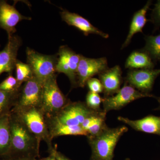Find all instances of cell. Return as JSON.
<instances>
[{
  "instance_id": "cell-26",
  "label": "cell",
  "mask_w": 160,
  "mask_h": 160,
  "mask_svg": "<svg viewBox=\"0 0 160 160\" xmlns=\"http://www.w3.org/2000/svg\"><path fill=\"white\" fill-rule=\"evenodd\" d=\"M106 115V113L103 115L87 129L86 130L88 134L87 137H94L97 135L107 126L105 122Z\"/></svg>"
},
{
  "instance_id": "cell-3",
  "label": "cell",
  "mask_w": 160,
  "mask_h": 160,
  "mask_svg": "<svg viewBox=\"0 0 160 160\" xmlns=\"http://www.w3.org/2000/svg\"><path fill=\"white\" fill-rule=\"evenodd\" d=\"M11 112L16 116L27 127L32 134L41 141H44L48 146V151L54 149L47 122V117L40 107L26 109L12 108Z\"/></svg>"
},
{
  "instance_id": "cell-8",
  "label": "cell",
  "mask_w": 160,
  "mask_h": 160,
  "mask_svg": "<svg viewBox=\"0 0 160 160\" xmlns=\"http://www.w3.org/2000/svg\"><path fill=\"white\" fill-rule=\"evenodd\" d=\"M56 72L63 73L69 78L72 87H78L77 72L81 57L68 46L60 47L58 53Z\"/></svg>"
},
{
  "instance_id": "cell-9",
  "label": "cell",
  "mask_w": 160,
  "mask_h": 160,
  "mask_svg": "<svg viewBox=\"0 0 160 160\" xmlns=\"http://www.w3.org/2000/svg\"><path fill=\"white\" fill-rule=\"evenodd\" d=\"M97 112L89 109L85 102H69L54 118L68 126H81L84 120Z\"/></svg>"
},
{
  "instance_id": "cell-6",
  "label": "cell",
  "mask_w": 160,
  "mask_h": 160,
  "mask_svg": "<svg viewBox=\"0 0 160 160\" xmlns=\"http://www.w3.org/2000/svg\"><path fill=\"white\" fill-rule=\"evenodd\" d=\"M43 83L35 77L23 83L18 92L13 108L26 109L40 107L42 105Z\"/></svg>"
},
{
  "instance_id": "cell-13",
  "label": "cell",
  "mask_w": 160,
  "mask_h": 160,
  "mask_svg": "<svg viewBox=\"0 0 160 160\" xmlns=\"http://www.w3.org/2000/svg\"><path fill=\"white\" fill-rule=\"evenodd\" d=\"M22 44V39L18 36L14 35L8 38L6 46L0 52V75L5 72L12 74L18 60V51Z\"/></svg>"
},
{
  "instance_id": "cell-28",
  "label": "cell",
  "mask_w": 160,
  "mask_h": 160,
  "mask_svg": "<svg viewBox=\"0 0 160 160\" xmlns=\"http://www.w3.org/2000/svg\"><path fill=\"white\" fill-rule=\"evenodd\" d=\"M86 85L88 86L89 91L95 93H99L103 92L102 85L101 81L96 78H91L86 82Z\"/></svg>"
},
{
  "instance_id": "cell-24",
  "label": "cell",
  "mask_w": 160,
  "mask_h": 160,
  "mask_svg": "<svg viewBox=\"0 0 160 160\" xmlns=\"http://www.w3.org/2000/svg\"><path fill=\"white\" fill-rule=\"evenodd\" d=\"M21 86L16 78L12 74H9L8 76L0 83V90L6 92H18Z\"/></svg>"
},
{
  "instance_id": "cell-18",
  "label": "cell",
  "mask_w": 160,
  "mask_h": 160,
  "mask_svg": "<svg viewBox=\"0 0 160 160\" xmlns=\"http://www.w3.org/2000/svg\"><path fill=\"white\" fill-rule=\"evenodd\" d=\"M151 4L152 1H148L142 8L135 12L132 19L128 35L121 49H124L129 45L134 35L138 32H143V28L147 22L149 21L146 18V15Z\"/></svg>"
},
{
  "instance_id": "cell-12",
  "label": "cell",
  "mask_w": 160,
  "mask_h": 160,
  "mask_svg": "<svg viewBox=\"0 0 160 160\" xmlns=\"http://www.w3.org/2000/svg\"><path fill=\"white\" fill-rule=\"evenodd\" d=\"M32 18L22 15L6 1L0 0V28L7 32L8 38L16 32V26L23 20H31Z\"/></svg>"
},
{
  "instance_id": "cell-10",
  "label": "cell",
  "mask_w": 160,
  "mask_h": 160,
  "mask_svg": "<svg viewBox=\"0 0 160 160\" xmlns=\"http://www.w3.org/2000/svg\"><path fill=\"white\" fill-rule=\"evenodd\" d=\"M109 68L106 58H90L81 55L77 72L78 87L83 88L89 79Z\"/></svg>"
},
{
  "instance_id": "cell-1",
  "label": "cell",
  "mask_w": 160,
  "mask_h": 160,
  "mask_svg": "<svg viewBox=\"0 0 160 160\" xmlns=\"http://www.w3.org/2000/svg\"><path fill=\"white\" fill-rule=\"evenodd\" d=\"M11 141L7 154L2 158L35 160L40 157V140L12 112L9 114Z\"/></svg>"
},
{
  "instance_id": "cell-27",
  "label": "cell",
  "mask_w": 160,
  "mask_h": 160,
  "mask_svg": "<svg viewBox=\"0 0 160 160\" xmlns=\"http://www.w3.org/2000/svg\"><path fill=\"white\" fill-rule=\"evenodd\" d=\"M149 21L154 25V31L159 29L160 27V0H158L155 4L154 8L152 10Z\"/></svg>"
},
{
  "instance_id": "cell-32",
  "label": "cell",
  "mask_w": 160,
  "mask_h": 160,
  "mask_svg": "<svg viewBox=\"0 0 160 160\" xmlns=\"http://www.w3.org/2000/svg\"><path fill=\"white\" fill-rule=\"evenodd\" d=\"M156 98L157 100H158L159 104V107L158 108V109L160 110V97H156Z\"/></svg>"
},
{
  "instance_id": "cell-30",
  "label": "cell",
  "mask_w": 160,
  "mask_h": 160,
  "mask_svg": "<svg viewBox=\"0 0 160 160\" xmlns=\"http://www.w3.org/2000/svg\"><path fill=\"white\" fill-rule=\"evenodd\" d=\"M55 156L56 160H71L60 152L58 151L57 150L56 152Z\"/></svg>"
},
{
  "instance_id": "cell-4",
  "label": "cell",
  "mask_w": 160,
  "mask_h": 160,
  "mask_svg": "<svg viewBox=\"0 0 160 160\" xmlns=\"http://www.w3.org/2000/svg\"><path fill=\"white\" fill-rule=\"evenodd\" d=\"M57 74L43 83L41 109L48 117H54L69 101L61 91L57 81Z\"/></svg>"
},
{
  "instance_id": "cell-14",
  "label": "cell",
  "mask_w": 160,
  "mask_h": 160,
  "mask_svg": "<svg viewBox=\"0 0 160 160\" xmlns=\"http://www.w3.org/2000/svg\"><path fill=\"white\" fill-rule=\"evenodd\" d=\"M60 15L63 21L69 26H73L82 32L86 36L90 34H94L100 36L104 38H109L108 33L99 30L92 25L88 20L79 14L62 9L60 12Z\"/></svg>"
},
{
  "instance_id": "cell-21",
  "label": "cell",
  "mask_w": 160,
  "mask_h": 160,
  "mask_svg": "<svg viewBox=\"0 0 160 160\" xmlns=\"http://www.w3.org/2000/svg\"><path fill=\"white\" fill-rule=\"evenodd\" d=\"M146 45L140 49L147 53L153 62H160V34L156 36H146Z\"/></svg>"
},
{
  "instance_id": "cell-31",
  "label": "cell",
  "mask_w": 160,
  "mask_h": 160,
  "mask_svg": "<svg viewBox=\"0 0 160 160\" xmlns=\"http://www.w3.org/2000/svg\"><path fill=\"white\" fill-rule=\"evenodd\" d=\"M0 160H22L17 159H14V158H2V159H0Z\"/></svg>"
},
{
  "instance_id": "cell-23",
  "label": "cell",
  "mask_w": 160,
  "mask_h": 160,
  "mask_svg": "<svg viewBox=\"0 0 160 160\" xmlns=\"http://www.w3.org/2000/svg\"><path fill=\"white\" fill-rule=\"evenodd\" d=\"M15 69L16 78L21 86L34 76L30 66L27 63H23L19 60L17 61Z\"/></svg>"
},
{
  "instance_id": "cell-16",
  "label": "cell",
  "mask_w": 160,
  "mask_h": 160,
  "mask_svg": "<svg viewBox=\"0 0 160 160\" xmlns=\"http://www.w3.org/2000/svg\"><path fill=\"white\" fill-rule=\"evenodd\" d=\"M118 119L136 131L160 136V117L150 115L138 120H132L121 116Z\"/></svg>"
},
{
  "instance_id": "cell-15",
  "label": "cell",
  "mask_w": 160,
  "mask_h": 160,
  "mask_svg": "<svg viewBox=\"0 0 160 160\" xmlns=\"http://www.w3.org/2000/svg\"><path fill=\"white\" fill-rule=\"evenodd\" d=\"M122 70L118 65L109 68L98 75L103 88L105 98L112 96L121 89Z\"/></svg>"
},
{
  "instance_id": "cell-17",
  "label": "cell",
  "mask_w": 160,
  "mask_h": 160,
  "mask_svg": "<svg viewBox=\"0 0 160 160\" xmlns=\"http://www.w3.org/2000/svg\"><path fill=\"white\" fill-rule=\"evenodd\" d=\"M47 122L50 136L53 140L55 138L62 136H86L87 132L81 126H70L62 124L54 117H48Z\"/></svg>"
},
{
  "instance_id": "cell-29",
  "label": "cell",
  "mask_w": 160,
  "mask_h": 160,
  "mask_svg": "<svg viewBox=\"0 0 160 160\" xmlns=\"http://www.w3.org/2000/svg\"><path fill=\"white\" fill-rule=\"evenodd\" d=\"M57 147L56 146H55L54 149H52L51 151L49 152V155L47 157L42 158L40 159H35V160H56V152Z\"/></svg>"
},
{
  "instance_id": "cell-20",
  "label": "cell",
  "mask_w": 160,
  "mask_h": 160,
  "mask_svg": "<svg viewBox=\"0 0 160 160\" xmlns=\"http://www.w3.org/2000/svg\"><path fill=\"white\" fill-rule=\"evenodd\" d=\"M11 136L9 114L0 118V157L5 156L10 149Z\"/></svg>"
},
{
  "instance_id": "cell-11",
  "label": "cell",
  "mask_w": 160,
  "mask_h": 160,
  "mask_svg": "<svg viewBox=\"0 0 160 160\" xmlns=\"http://www.w3.org/2000/svg\"><path fill=\"white\" fill-rule=\"evenodd\" d=\"M160 74L159 69H131L125 78V82L141 92L150 94L156 79Z\"/></svg>"
},
{
  "instance_id": "cell-22",
  "label": "cell",
  "mask_w": 160,
  "mask_h": 160,
  "mask_svg": "<svg viewBox=\"0 0 160 160\" xmlns=\"http://www.w3.org/2000/svg\"><path fill=\"white\" fill-rule=\"evenodd\" d=\"M18 92H9L0 90V118L10 114L15 104Z\"/></svg>"
},
{
  "instance_id": "cell-7",
  "label": "cell",
  "mask_w": 160,
  "mask_h": 160,
  "mask_svg": "<svg viewBox=\"0 0 160 160\" xmlns=\"http://www.w3.org/2000/svg\"><path fill=\"white\" fill-rule=\"evenodd\" d=\"M156 98L153 95L141 92L125 82L115 95L102 98L103 111L106 113L111 110H119L135 100L143 98Z\"/></svg>"
},
{
  "instance_id": "cell-33",
  "label": "cell",
  "mask_w": 160,
  "mask_h": 160,
  "mask_svg": "<svg viewBox=\"0 0 160 160\" xmlns=\"http://www.w3.org/2000/svg\"><path fill=\"white\" fill-rule=\"evenodd\" d=\"M125 160H130L129 158H126Z\"/></svg>"
},
{
  "instance_id": "cell-5",
  "label": "cell",
  "mask_w": 160,
  "mask_h": 160,
  "mask_svg": "<svg viewBox=\"0 0 160 160\" xmlns=\"http://www.w3.org/2000/svg\"><path fill=\"white\" fill-rule=\"evenodd\" d=\"M27 63L31 67L33 76L42 83L56 74L58 54L47 55L41 54L27 48Z\"/></svg>"
},
{
  "instance_id": "cell-25",
  "label": "cell",
  "mask_w": 160,
  "mask_h": 160,
  "mask_svg": "<svg viewBox=\"0 0 160 160\" xmlns=\"http://www.w3.org/2000/svg\"><path fill=\"white\" fill-rule=\"evenodd\" d=\"M102 102V98L98 93L89 91L86 95L85 103L87 107L91 110L95 111L102 110L100 108Z\"/></svg>"
},
{
  "instance_id": "cell-2",
  "label": "cell",
  "mask_w": 160,
  "mask_h": 160,
  "mask_svg": "<svg viewBox=\"0 0 160 160\" xmlns=\"http://www.w3.org/2000/svg\"><path fill=\"white\" fill-rule=\"evenodd\" d=\"M128 130V128L124 126L116 128L106 126L97 135L87 137L92 151L89 160H113L117 144Z\"/></svg>"
},
{
  "instance_id": "cell-19",
  "label": "cell",
  "mask_w": 160,
  "mask_h": 160,
  "mask_svg": "<svg viewBox=\"0 0 160 160\" xmlns=\"http://www.w3.org/2000/svg\"><path fill=\"white\" fill-rule=\"evenodd\" d=\"M126 69H153L154 63L149 55L142 50L135 51L129 55L125 65Z\"/></svg>"
}]
</instances>
